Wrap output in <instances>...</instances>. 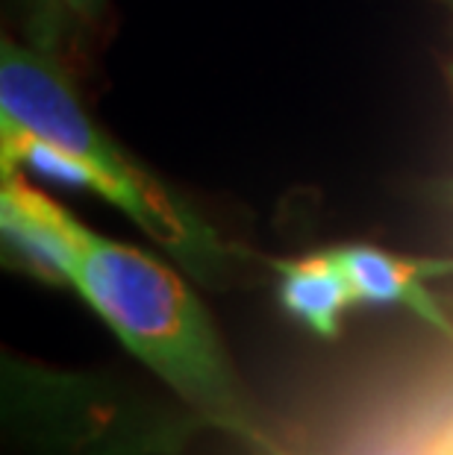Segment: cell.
Masks as SVG:
<instances>
[{
    "label": "cell",
    "instance_id": "cell-3",
    "mask_svg": "<svg viewBox=\"0 0 453 455\" xmlns=\"http://www.w3.org/2000/svg\"><path fill=\"white\" fill-rule=\"evenodd\" d=\"M288 455H453V371L398 385L351 411L312 452Z\"/></svg>",
    "mask_w": 453,
    "mask_h": 455
},
{
    "label": "cell",
    "instance_id": "cell-6",
    "mask_svg": "<svg viewBox=\"0 0 453 455\" xmlns=\"http://www.w3.org/2000/svg\"><path fill=\"white\" fill-rule=\"evenodd\" d=\"M277 299L288 317L318 338H339L348 308L356 306L351 276L336 250L277 259Z\"/></svg>",
    "mask_w": 453,
    "mask_h": 455
},
{
    "label": "cell",
    "instance_id": "cell-2",
    "mask_svg": "<svg viewBox=\"0 0 453 455\" xmlns=\"http://www.w3.org/2000/svg\"><path fill=\"white\" fill-rule=\"evenodd\" d=\"M0 121H12L69 153L83 188L124 212L191 276L204 283L227 276L230 250L218 232L92 121L51 62L12 42L0 47Z\"/></svg>",
    "mask_w": 453,
    "mask_h": 455
},
{
    "label": "cell",
    "instance_id": "cell-4",
    "mask_svg": "<svg viewBox=\"0 0 453 455\" xmlns=\"http://www.w3.org/2000/svg\"><path fill=\"white\" fill-rule=\"evenodd\" d=\"M0 229L6 253L18 267L30 270L44 283L74 288L77 259L89 227L33 188L21 171H4Z\"/></svg>",
    "mask_w": 453,
    "mask_h": 455
},
{
    "label": "cell",
    "instance_id": "cell-5",
    "mask_svg": "<svg viewBox=\"0 0 453 455\" xmlns=\"http://www.w3.org/2000/svg\"><path fill=\"white\" fill-rule=\"evenodd\" d=\"M351 276L356 306H398L418 315L439 332H453L450 321L430 294V279L453 274V259H418L400 256L371 244L336 247Z\"/></svg>",
    "mask_w": 453,
    "mask_h": 455
},
{
    "label": "cell",
    "instance_id": "cell-7",
    "mask_svg": "<svg viewBox=\"0 0 453 455\" xmlns=\"http://www.w3.org/2000/svg\"><path fill=\"white\" fill-rule=\"evenodd\" d=\"M74 12H80V15H92V12H98L103 0H65Z\"/></svg>",
    "mask_w": 453,
    "mask_h": 455
},
{
    "label": "cell",
    "instance_id": "cell-1",
    "mask_svg": "<svg viewBox=\"0 0 453 455\" xmlns=\"http://www.w3.org/2000/svg\"><path fill=\"white\" fill-rule=\"evenodd\" d=\"M74 291L182 403L259 455H288L259 420L204 303L139 247L85 232Z\"/></svg>",
    "mask_w": 453,
    "mask_h": 455
}]
</instances>
